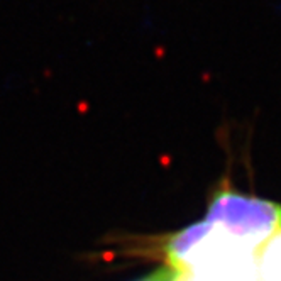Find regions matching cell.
Instances as JSON below:
<instances>
[{
  "instance_id": "3",
  "label": "cell",
  "mask_w": 281,
  "mask_h": 281,
  "mask_svg": "<svg viewBox=\"0 0 281 281\" xmlns=\"http://www.w3.org/2000/svg\"><path fill=\"white\" fill-rule=\"evenodd\" d=\"M185 276V273L175 270L171 266H164L161 270L152 271L151 275H147L146 278L139 280V281H182Z\"/></svg>"
},
{
  "instance_id": "1",
  "label": "cell",
  "mask_w": 281,
  "mask_h": 281,
  "mask_svg": "<svg viewBox=\"0 0 281 281\" xmlns=\"http://www.w3.org/2000/svg\"><path fill=\"white\" fill-rule=\"evenodd\" d=\"M205 220L247 251L256 252L281 227V205L271 200L220 190Z\"/></svg>"
},
{
  "instance_id": "2",
  "label": "cell",
  "mask_w": 281,
  "mask_h": 281,
  "mask_svg": "<svg viewBox=\"0 0 281 281\" xmlns=\"http://www.w3.org/2000/svg\"><path fill=\"white\" fill-rule=\"evenodd\" d=\"M263 281H281V227L256 251Z\"/></svg>"
}]
</instances>
